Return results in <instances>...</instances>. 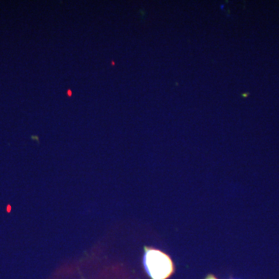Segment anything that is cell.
I'll return each mask as SVG.
<instances>
[{
    "instance_id": "cell-1",
    "label": "cell",
    "mask_w": 279,
    "mask_h": 279,
    "mask_svg": "<svg viewBox=\"0 0 279 279\" xmlns=\"http://www.w3.org/2000/svg\"><path fill=\"white\" fill-rule=\"evenodd\" d=\"M143 264L150 279H168L175 272L174 262L169 255L150 246H144Z\"/></svg>"
},
{
    "instance_id": "cell-2",
    "label": "cell",
    "mask_w": 279,
    "mask_h": 279,
    "mask_svg": "<svg viewBox=\"0 0 279 279\" xmlns=\"http://www.w3.org/2000/svg\"><path fill=\"white\" fill-rule=\"evenodd\" d=\"M205 279H219V278H217V277H215L213 274H209V275H208Z\"/></svg>"
}]
</instances>
